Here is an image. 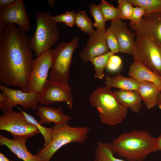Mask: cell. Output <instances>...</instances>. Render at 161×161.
<instances>
[{"mask_svg":"<svg viewBox=\"0 0 161 161\" xmlns=\"http://www.w3.org/2000/svg\"><path fill=\"white\" fill-rule=\"evenodd\" d=\"M99 6L106 22L120 19V12L118 7H114L105 0H102Z\"/></svg>","mask_w":161,"mask_h":161,"instance_id":"cell-26","label":"cell"},{"mask_svg":"<svg viewBox=\"0 0 161 161\" xmlns=\"http://www.w3.org/2000/svg\"><path fill=\"white\" fill-rule=\"evenodd\" d=\"M159 109L161 110V103L160 104L159 106Z\"/></svg>","mask_w":161,"mask_h":161,"instance_id":"cell-40","label":"cell"},{"mask_svg":"<svg viewBox=\"0 0 161 161\" xmlns=\"http://www.w3.org/2000/svg\"><path fill=\"white\" fill-rule=\"evenodd\" d=\"M161 103V92L159 94L157 100L156 106H158Z\"/></svg>","mask_w":161,"mask_h":161,"instance_id":"cell-39","label":"cell"},{"mask_svg":"<svg viewBox=\"0 0 161 161\" xmlns=\"http://www.w3.org/2000/svg\"><path fill=\"white\" fill-rule=\"evenodd\" d=\"M131 55L136 61L161 76V44L145 36L136 35Z\"/></svg>","mask_w":161,"mask_h":161,"instance_id":"cell-7","label":"cell"},{"mask_svg":"<svg viewBox=\"0 0 161 161\" xmlns=\"http://www.w3.org/2000/svg\"><path fill=\"white\" fill-rule=\"evenodd\" d=\"M118 8L120 13V19L130 20L133 12V4L129 0H118Z\"/></svg>","mask_w":161,"mask_h":161,"instance_id":"cell-29","label":"cell"},{"mask_svg":"<svg viewBox=\"0 0 161 161\" xmlns=\"http://www.w3.org/2000/svg\"><path fill=\"white\" fill-rule=\"evenodd\" d=\"M75 24L82 31L88 33L89 36L96 33V30L92 27V22L84 11L80 10L76 13Z\"/></svg>","mask_w":161,"mask_h":161,"instance_id":"cell-24","label":"cell"},{"mask_svg":"<svg viewBox=\"0 0 161 161\" xmlns=\"http://www.w3.org/2000/svg\"><path fill=\"white\" fill-rule=\"evenodd\" d=\"M129 76L139 81H146L154 84L161 92V76L134 60L129 67Z\"/></svg>","mask_w":161,"mask_h":161,"instance_id":"cell-18","label":"cell"},{"mask_svg":"<svg viewBox=\"0 0 161 161\" xmlns=\"http://www.w3.org/2000/svg\"><path fill=\"white\" fill-rule=\"evenodd\" d=\"M48 4L51 7H53L55 5V1L53 0H48L47 1Z\"/></svg>","mask_w":161,"mask_h":161,"instance_id":"cell-38","label":"cell"},{"mask_svg":"<svg viewBox=\"0 0 161 161\" xmlns=\"http://www.w3.org/2000/svg\"><path fill=\"white\" fill-rule=\"evenodd\" d=\"M0 20L7 23L16 24L26 32L31 29L26 7L23 0H17L10 6L0 9Z\"/></svg>","mask_w":161,"mask_h":161,"instance_id":"cell-12","label":"cell"},{"mask_svg":"<svg viewBox=\"0 0 161 161\" xmlns=\"http://www.w3.org/2000/svg\"><path fill=\"white\" fill-rule=\"evenodd\" d=\"M0 89L14 106L20 105L26 110L29 109L34 110L37 109L40 93L24 92L21 89H10L2 84L0 85Z\"/></svg>","mask_w":161,"mask_h":161,"instance_id":"cell-13","label":"cell"},{"mask_svg":"<svg viewBox=\"0 0 161 161\" xmlns=\"http://www.w3.org/2000/svg\"><path fill=\"white\" fill-rule=\"evenodd\" d=\"M89 100L91 104L97 110L103 124L117 125L126 116L128 108L117 101L110 87L106 86L96 89L91 94Z\"/></svg>","mask_w":161,"mask_h":161,"instance_id":"cell-3","label":"cell"},{"mask_svg":"<svg viewBox=\"0 0 161 161\" xmlns=\"http://www.w3.org/2000/svg\"><path fill=\"white\" fill-rule=\"evenodd\" d=\"M96 31L95 34L89 36L86 45L80 52V56L84 64L109 52L105 38L106 31L97 30Z\"/></svg>","mask_w":161,"mask_h":161,"instance_id":"cell-14","label":"cell"},{"mask_svg":"<svg viewBox=\"0 0 161 161\" xmlns=\"http://www.w3.org/2000/svg\"><path fill=\"white\" fill-rule=\"evenodd\" d=\"M112 143L116 153L129 161H145L149 154L158 151L156 138L145 130L124 132Z\"/></svg>","mask_w":161,"mask_h":161,"instance_id":"cell-2","label":"cell"},{"mask_svg":"<svg viewBox=\"0 0 161 161\" xmlns=\"http://www.w3.org/2000/svg\"><path fill=\"white\" fill-rule=\"evenodd\" d=\"M90 129L86 126L72 127L67 123L55 125L52 127L51 143L39 150L37 154L41 161H49L55 153L64 145L72 142L84 143L89 138Z\"/></svg>","mask_w":161,"mask_h":161,"instance_id":"cell-4","label":"cell"},{"mask_svg":"<svg viewBox=\"0 0 161 161\" xmlns=\"http://www.w3.org/2000/svg\"><path fill=\"white\" fill-rule=\"evenodd\" d=\"M145 15L146 11L143 7L137 6L134 7L130 23L134 24H138Z\"/></svg>","mask_w":161,"mask_h":161,"instance_id":"cell-33","label":"cell"},{"mask_svg":"<svg viewBox=\"0 0 161 161\" xmlns=\"http://www.w3.org/2000/svg\"><path fill=\"white\" fill-rule=\"evenodd\" d=\"M113 94L120 103L134 113H139L143 107L142 98L137 91L120 90L113 92Z\"/></svg>","mask_w":161,"mask_h":161,"instance_id":"cell-19","label":"cell"},{"mask_svg":"<svg viewBox=\"0 0 161 161\" xmlns=\"http://www.w3.org/2000/svg\"><path fill=\"white\" fill-rule=\"evenodd\" d=\"M94 154V161H126L115 157L112 143L98 141Z\"/></svg>","mask_w":161,"mask_h":161,"instance_id":"cell-22","label":"cell"},{"mask_svg":"<svg viewBox=\"0 0 161 161\" xmlns=\"http://www.w3.org/2000/svg\"><path fill=\"white\" fill-rule=\"evenodd\" d=\"M156 143L157 151H161V134L156 138Z\"/></svg>","mask_w":161,"mask_h":161,"instance_id":"cell-36","label":"cell"},{"mask_svg":"<svg viewBox=\"0 0 161 161\" xmlns=\"http://www.w3.org/2000/svg\"><path fill=\"white\" fill-rule=\"evenodd\" d=\"M52 66L51 49L45 52L34 59L28 84V92H41Z\"/></svg>","mask_w":161,"mask_h":161,"instance_id":"cell-9","label":"cell"},{"mask_svg":"<svg viewBox=\"0 0 161 161\" xmlns=\"http://www.w3.org/2000/svg\"><path fill=\"white\" fill-rule=\"evenodd\" d=\"M110 24L118 41L120 52L131 55L136 33L129 30L126 23L120 19L111 21Z\"/></svg>","mask_w":161,"mask_h":161,"instance_id":"cell-15","label":"cell"},{"mask_svg":"<svg viewBox=\"0 0 161 161\" xmlns=\"http://www.w3.org/2000/svg\"><path fill=\"white\" fill-rule=\"evenodd\" d=\"M13 139L0 135V144L6 146L18 158L24 161H41L40 157L33 155L29 152L26 146L28 137L24 136L13 137Z\"/></svg>","mask_w":161,"mask_h":161,"instance_id":"cell-16","label":"cell"},{"mask_svg":"<svg viewBox=\"0 0 161 161\" xmlns=\"http://www.w3.org/2000/svg\"><path fill=\"white\" fill-rule=\"evenodd\" d=\"M106 86L118 88L120 90H138L139 81L131 78L126 77L120 73L111 77L107 75L105 78Z\"/></svg>","mask_w":161,"mask_h":161,"instance_id":"cell-21","label":"cell"},{"mask_svg":"<svg viewBox=\"0 0 161 161\" xmlns=\"http://www.w3.org/2000/svg\"><path fill=\"white\" fill-rule=\"evenodd\" d=\"M79 38L76 37L71 41L58 44L52 50V66L49 75L52 81L68 83L69 71L73 52L78 47Z\"/></svg>","mask_w":161,"mask_h":161,"instance_id":"cell-6","label":"cell"},{"mask_svg":"<svg viewBox=\"0 0 161 161\" xmlns=\"http://www.w3.org/2000/svg\"><path fill=\"white\" fill-rule=\"evenodd\" d=\"M0 130L9 132L13 137L24 136L29 138L40 132L34 125L26 119L21 112L11 109L0 116Z\"/></svg>","mask_w":161,"mask_h":161,"instance_id":"cell-8","label":"cell"},{"mask_svg":"<svg viewBox=\"0 0 161 161\" xmlns=\"http://www.w3.org/2000/svg\"><path fill=\"white\" fill-rule=\"evenodd\" d=\"M89 8L90 12L95 20L94 25L97 28V30L105 32L106 21L100 10L99 5L91 4Z\"/></svg>","mask_w":161,"mask_h":161,"instance_id":"cell-28","label":"cell"},{"mask_svg":"<svg viewBox=\"0 0 161 161\" xmlns=\"http://www.w3.org/2000/svg\"><path fill=\"white\" fill-rule=\"evenodd\" d=\"M20 110L24 114L27 120L35 125L43 135L44 140V147L48 146L51 143L52 140V127L47 128L42 126L32 116L27 114L21 109Z\"/></svg>","mask_w":161,"mask_h":161,"instance_id":"cell-27","label":"cell"},{"mask_svg":"<svg viewBox=\"0 0 161 161\" xmlns=\"http://www.w3.org/2000/svg\"><path fill=\"white\" fill-rule=\"evenodd\" d=\"M129 24L137 35L148 37L161 44V12L143 16L137 24Z\"/></svg>","mask_w":161,"mask_h":161,"instance_id":"cell-11","label":"cell"},{"mask_svg":"<svg viewBox=\"0 0 161 161\" xmlns=\"http://www.w3.org/2000/svg\"><path fill=\"white\" fill-rule=\"evenodd\" d=\"M26 32L15 24L7 23L0 33V82L27 92L34 60Z\"/></svg>","mask_w":161,"mask_h":161,"instance_id":"cell-1","label":"cell"},{"mask_svg":"<svg viewBox=\"0 0 161 161\" xmlns=\"http://www.w3.org/2000/svg\"><path fill=\"white\" fill-rule=\"evenodd\" d=\"M17 0H0V9L7 7L15 3Z\"/></svg>","mask_w":161,"mask_h":161,"instance_id":"cell-35","label":"cell"},{"mask_svg":"<svg viewBox=\"0 0 161 161\" xmlns=\"http://www.w3.org/2000/svg\"><path fill=\"white\" fill-rule=\"evenodd\" d=\"M136 7H143L146 15L161 12V0H129Z\"/></svg>","mask_w":161,"mask_h":161,"instance_id":"cell-25","label":"cell"},{"mask_svg":"<svg viewBox=\"0 0 161 161\" xmlns=\"http://www.w3.org/2000/svg\"><path fill=\"white\" fill-rule=\"evenodd\" d=\"M105 38L107 45L110 52L114 54L120 52L118 41L110 27L106 30Z\"/></svg>","mask_w":161,"mask_h":161,"instance_id":"cell-30","label":"cell"},{"mask_svg":"<svg viewBox=\"0 0 161 161\" xmlns=\"http://www.w3.org/2000/svg\"><path fill=\"white\" fill-rule=\"evenodd\" d=\"M57 102L66 103L69 108H73L71 88L68 83L47 80L40 94L39 103L47 106Z\"/></svg>","mask_w":161,"mask_h":161,"instance_id":"cell-10","label":"cell"},{"mask_svg":"<svg viewBox=\"0 0 161 161\" xmlns=\"http://www.w3.org/2000/svg\"><path fill=\"white\" fill-rule=\"evenodd\" d=\"M52 17L49 12L36 14V28L29 39V46L37 56L50 49L59 39L57 23Z\"/></svg>","mask_w":161,"mask_h":161,"instance_id":"cell-5","label":"cell"},{"mask_svg":"<svg viewBox=\"0 0 161 161\" xmlns=\"http://www.w3.org/2000/svg\"><path fill=\"white\" fill-rule=\"evenodd\" d=\"M0 161H12L10 160L8 158L6 157L4 155L1 153H0Z\"/></svg>","mask_w":161,"mask_h":161,"instance_id":"cell-37","label":"cell"},{"mask_svg":"<svg viewBox=\"0 0 161 161\" xmlns=\"http://www.w3.org/2000/svg\"><path fill=\"white\" fill-rule=\"evenodd\" d=\"M122 64V61L120 58L113 55L110 58L106 68L110 72H115L119 69Z\"/></svg>","mask_w":161,"mask_h":161,"instance_id":"cell-32","label":"cell"},{"mask_svg":"<svg viewBox=\"0 0 161 161\" xmlns=\"http://www.w3.org/2000/svg\"><path fill=\"white\" fill-rule=\"evenodd\" d=\"M62 111V109L60 107L56 108L39 106L36 113V115L40 118L38 122L41 125L45 123L50 124L51 122L58 125L68 123L71 117Z\"/></svg>","mask_w":161,"mask_h":161,"instance_id":"cell-17","label":"cell"},{"mask_svg":"<svg viewBox=\"0 0 161 161\" xmlns=\"http://www.w3.org/2000/svg\"><path fill=\"white\" fill-rule=\"evenodd\" d=\"M14 106L3 93H0V109L4 113L9 110L12 109Z\"/></svg>","mask_w":161,"mask_h":161,"instance_id":"cell-34","label":"cell"},{"mask_svg":"<svg viewBox=\"0 0 161 161\" xmlns=\"http://www.w3.org/2000/svg\"><path fill=\"white\" fill-rule=\"evenodd\" d=\"M114 54L109 51L93 58L90 61L95 69V78L102 79L103 78L105 75L104 69L106 68L110 58Z\"/></svg>","mask_w":161,"mask_h":161,"instance_id":"cell-23","label":"cell"},{"mask_svg":"<svg viewBox=\"0 0 161 161\" xmlns=\"http://www.w3.org/2000/svg\"><path fill=\"white\" fill-rule=\"evenodd\" d=\"M75 16L76 13L74 11H66L64 13L52 16V17L56 23L63 22L70 27H72L75 24Z\"/></svg>","mask_w":161,"mask_h":161,"instance_id":"cell-31","label":"cell"},{"mask_svg":"<svg viewBox=\"0 0 161 161\" xmlns=\"http://www.w3.org/2000/svg\"><path fill=\"white\" fill-rule=\"evenodd\" d=\"M137 91L147 108L150 109L156 106L161 92L154 84L146 81H140Z\"/></svg>","mask_w":161,"mask_h":161,"instance_id":"cell-20","label":"cell"}]
</instances>
